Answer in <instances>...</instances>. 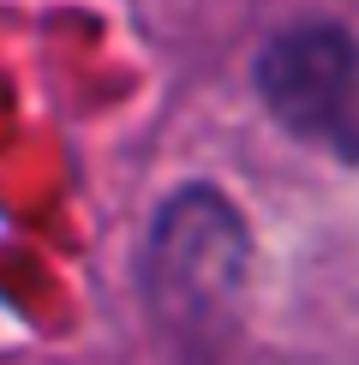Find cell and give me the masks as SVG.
Returning a JSON list of instances; mask_svg holds the SVG:
<instances>
[{
  "instance_id": "cell-1",
  "label": "cell",
  "mask_w": 359,
  "mask_h": 365,
  "mask_svg": "<svg viewBox=\"0 0 359 365\" xmlns=\"http://www.w3.org/2000/svg\"><path fill=\"white\" fill-rule=\"evenodd\" d=\"M246 227L222 192L186 186L162 204L156 227L144 246V287L156 317L174 329L186 347H216L239 317L246 294Z\"/></svg>"
},
{
  "instance_id": "cell-2",
  "label": "cell",
  "mask_w": 359,
  "mask_h": 365,
  "mask_svg": "<svg viewBox=\"0 0 359 365\" xmlns=\"http://www.w3.org/2000/svg\"><path fill=\"white\" fill-rule=\"evenodd\" d=\"M258 90L293 138L353 150V42L341 24H288L258 54Z\"/></svg>"
}]
</instances>
